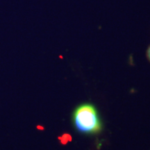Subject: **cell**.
<instances>
[{"instance_id": "cell-2", "label": "cell", "mask_w": 150, "mask_h": 150, "mask_svg": "<svg viewBox=\"0 0 150 150\" xmlns=\"http://www.w3.org/2000/svg\"><path fill=\"white\" fill-rule=\"evenodd\" d=\"M147 59H149V61H150V45L147 50Z\"/></svg>"}, {"instance_id": "cell-1", "label": "cell", "mask_w": 150, "mask_h": 150, "mask_svg": "<svg viewBox=\"0 0 150 150\" xmlns=\"http://www.w3.org/2000/svg\"><path fill=\"white\" fill-rule=\"evenodd\" d=\"M72 121L74 128L81 134L93 135L102 129L98 112L92 104L86 103L77 106L73 112Z\"/></svg>"}]
</instances>
